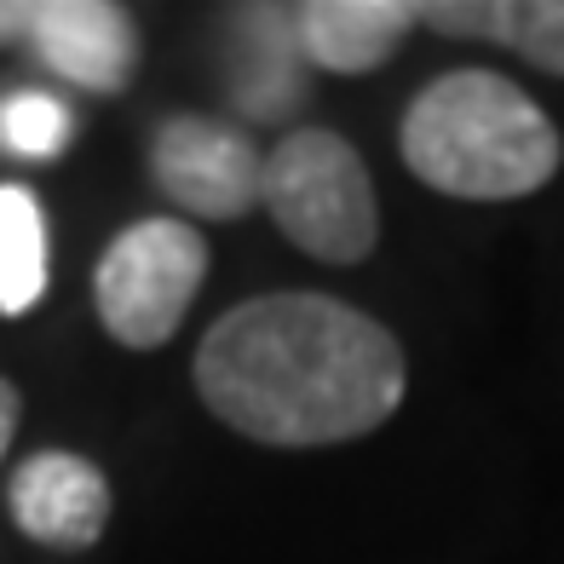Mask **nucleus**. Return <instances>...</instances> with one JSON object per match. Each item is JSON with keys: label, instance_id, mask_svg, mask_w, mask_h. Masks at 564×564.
<instances>
[{"label": "nucleus", "instance_id": "10", "mask_svg": "<svg viewBox=\"0 0 564 564\" xmlns=\"http://www.w3.org/2000/svg\"><path fill=\"white\" fill-rule=\"evenodd\" d=\"M421 23L449 41H496L535 69L564 75V0H432Z\"/></svg>", "mask_w": 564, "mask_h": 564}, {"label": "nucleus", "instance_id": "5", "mask_svg": "<svg viewBox=\"0 0 564 564\" xmlns=\"http://www.w3.org/2000/svg\"><path fill=\"white\" fill-rule=\"evenodd\" d=\"M150 178L191 219H242L248 208H260L265 156L248 127L185 110L167 116L150 139Z\"/></svg>", "mask_w": 564, "mask_h": 564}, {"label": "nucleus", "instance_id": "9", "mask_svg": "<svg viewBox=\"0 0 564 564\" xmlns=\"http://www.w3.org/2000/svg\"><path fill=\"white\" fill-rule=\"evenodd\" d=\"M421 23L415 0H305L300 46L305 64L328 75H375Z\"/></svg>", "mask_w": 564, "mask_h": 564}, {"label": "nucleus", "instance_id": "11", "mask_svg": "<svg viewBox=\"0 0 564 564\" xmlns=\"http://www.w3.org/2000/svg\"><path fill=\"white\" fill-rule=\"evenodd\" d=\"M46 294V214L35 191L0 185V317L35 312Z\"/></svg>", "mask_w": 564, "mask_h": 564}, {"label": "nucleus", "instance_id": "14", "mask_svg": "<svg viewBox=\"0 0 564 564\" xmlns=\"http://www.w3.org/2000/svg\"><path fill=\"white\" fill-rule=\"evenodd\" d=\"M18 421H23V398L7 375H0V460H7L12 438H18Z\"/></svg>", "mask_w": 564, "mask_h": 564}, {"label": "nucleus", "instance_id": "7", "mask_svg": "<svg viewBox=\"0 0 564 564\" xmlns=\"http://www.w3.org/2000/svg\"><path fill=\"white\" fill-rule=\"evenodd\" d=\"M12 524L53 553H87L110 524V478L75 449H35L7 484Z\"/></svg>", "mask_w": 564, "mask_h": 564}, {"label": "nucleus", "instance_id": "12", "mask_svg": "<svg viewBox=\"0 0 564 564\" xmlns=\"http://www.w3.org/2000/svg\"><path fill=\"white\" fill-rule=\"evenodd\" d=\"M75 144V116L53 93H12L0 98V150L30 162H53Z\"/></svg>", "mask_w": 564, "mask_h": 564}, {"label": "nucleus", "instance_id": "13", "mask_svg": "<svg viewBox=\"0 0 564 564\" xmlns=\"http://www.w3.org/2000/svg\"><path fill=\"white\" fill-rule=\"evenodd\" d=\"M30 23H35V0H0V46L30 41Z\"/></svg>", "mask_w": 564, "mask_h": 564}, {"label": "nucleus", "instance_id": "6", "mask_svg": "<svg viewBox=\"0 0 564 564\" xmlns=\"http://www.w3.org/2000/svg\"><path fill=\"white\" fill-rule=\"evenodd\" d=\"M30 53L69 87L116 98L139 69V23L116 0H35Z\"/></svg>", "mask_w": 564, "mask_h": 564}, {"label": "nucleus", "instance_id": "8", "mask_svg": "<svg viewBox=\"0 0 564 564\" xmlns=\"http://www.w3.org/2000/svg\"><path fill=\"white\" fill-rule=\"evenodd\" d=\"M225 93L248 121H282L305 105V46L300 7H237L225 35Z\"/></svg>", "mask_w": 564, "mask_h": 564}, {"label": "nucleus", "instance_id": "4", "mask_svg": "<svg viewBox=\"0 0 564 564\" xmlns=\"http://www.w3.org/2000/svg\"><path fill=\"white\" fill-rule=\"evenodd\" d=\"M208 282V237L191 219L150 214L116 230L93 271V305L110 340L127 351H156L178 335L191 300Z\"/></svg>", "mask_w": 564, "mask_h": 564}, {"label": "nucleus", "instance_id": "2", "mask_svg": "<svg viewBox=\"0 0 564 564\" xmlns=\"http://www.w3.org/2000/svg\"><path fill=\"white\" fill-rule=\"evenodd\" d=\"M398 156L438 196L512 202L553 185L564 139L519 82L496 69H444L409 98Z\"/></svg>", "mask_w": 564, "mask_h": 564}, {"label": "nucleus", "instance_id": "3", "mask_svg": "<svg viewBox=\"0 0 564 564\" xmlns=\"http://www.w3.org/2000/svg\"><path fill=\"white\" fill-rule=\"evenodd\" d=\"M260 208L300 253L323 265H364L380 242V196L364 156L335 127H294L265 150Z\"/></svg>", "mask_w": 564, "mask_h": 564}, {"label": "nucleus", "instance_id": "1", "mask_svg": "<svg viewBox=\"0 0 564 564\" xmlns=\"http://www.w3.org/2000/svg\"><path fill=\"white\" fill-rule=\"evenodd\" d=\"M196 398L271 449L351 444L403 403L409 364L387 323L335 294L242 300L196 346Z\"/></svg>", "mask_w": 564, "mask_h": 564}]
</instances>
